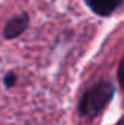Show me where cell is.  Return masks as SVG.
Here are the masks:
<instances>
[{
    "instance_id": "6da1fadb",
    "label": "cell",
    "mask_w": 124,
    "mask_h": 125,
    "mask_svg": "<svg viewBox=\"0 0 124 125\" xmlns=\"http://www.w3.org/2000/svg\"><path fill=\"white\" fill-rule=\"evenodd\" d=\"M115 96V83L101 79L83 90L77 102V115L85 119H95L111 103Z\"/></svg>"
},
{
    "instance_id": "7a4b0ae2",
    "label": "cell",
    "mask_w": 124,
    "mask_h": 125,
    "mask_svg": "<svg viewBox=\"0 0 124 125\" xmlns=\"http://www.w3.org/2000/svg\"><path fill=\"white\" fill-rule=\"evenodd\" d=\"M29 22H31V18H29L28 12H21V13L12 16L10 19L6 21V23L3 26V31H1L3 38L6 41H13L16 38H19L29 28Z\"/></svg>"
},
{
    "instance_id": "3957f363",
    "label": "cell",
    "mask_w": 124,
    "mask_h": 125,
    "mask_svg": "<svg viewBox=\"0 0 124 125\" xmlns=\"http://www.w3.org/2000/svg\"><path fill=\"white\" fill-rule=\"evenodd\" d=\"M89 10L101 18L114 15L124 3V0H83Z\"/></svg>"
},
{
    "instance_id": "277c9868",
    "label": "cell",
    "mask_w": 124,
    "mask_h": 125,
    "mask_svg": "<svg viewBox=\"0 0 124 125\" xmlns=\"http://www.w3.org/2000/svg\"><path fill=\"white\" fill-rule=\"evenodd\" d=\"M18 83V74L13 71V70H9L4 76H3V86L6 89H12L15 87Z\"/></svg>"
},
{
    "instance_id": "5b68a950",
    "label": "cell",
    "mask_w": 124,
    "mask_h": 125,
    "mask_svg": "<svg viewBox=\"0 0 124 125\" xmlns=\"http://www.w3.org/2000/svg\"><path fill=\"white\" fill-rule=\"evenodd\" d=\"M117 79H118V84H120V87L124 89V55H123V58H121V61H120V64H118Z\"/></svg>"
},
{
    "instance_id": "8992f818",
    "label": "cell",
    "mask_w": 124,
    "mask_h": 125,
    "mask_svg": "<svg viewBox=\"0 0 124 125\" xmlns=\"http://www.w3.org/2000/svg\"><path fill=\"white\" fill-rule=\"evenodd\" d=\"M112 125H124V116H121V118H120L115 124H112Z\"/></svg>"
},
{
    "instance_id": "52a82bcc",
    "label": "cell",
    "mask_w": 124,
    "mask_h": 125,
    "mask_svg": "<svg viewBox=\"0 0 124 125\" xmlns=\"http://www.w3.org/2000/svg\"><path fill=\"white\" fill-rule=\"evenodd\" d=\"M123 106H124V99H123Z\"/></svg>"
}]
</instances>
